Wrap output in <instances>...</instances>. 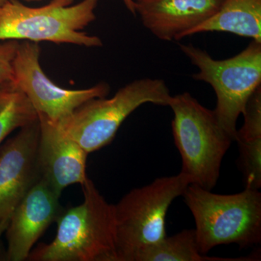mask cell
<instances>
[{
    "label": "cell",
    "mask_w": 261,
    "mask_h": 261,
    "mask_svg": "<svg viewBox=\"0 0 261 261\" xmlns=\"http://www.w3.org/2000/svg\"><path fill=\"white\" fill-rule=\"evenodd\" d=\"M84 202L62 211L56 238L31 251L32 261H118L114 205L92 180L82 185Z\"/></svg>",
    "instance_id": "obj_1"
},
{
    "label": "cell",
    "mask_w": 261,
    "mask_h": 261,
    "mask_svg": "<svg viewBox=\"0 0 261 261\" xmlns=\"http://www.w3.org/2000/svg\"><path fill=\"white\" fill-rule=\"evenodd\" d=\"M195 219L201 253L215 247L237 244L251 247L261 243V192L247 188L240 193L219 195L195 185L183 194Z\"/></svg>",
    "instance_id": "obj_2"
},
{
    "label": "cell",
    "mask_w": 261,
    "mask_h": 261,
    "mask_svg": "<svg viewBox=\"0 0 261 261\" xmlns=\"http://www.w3.org/2000/svg\"><path fill=\"white\" fill-rule=\"evenodd\" d=\"M168 107L173 111V139L181 158L180 173L190 185L212 191L232 138L220 125L214 111L189 92L171 96Z\"/></svg>",
    "instance_id": "obj_3"
},
{
    "label": "cell",
    "mask_w": 261,
    "mask_h": 261,
    "mask_svg": "<svg viewBox=\"0 0 261 261\" xmlns=\"http://www.w3.org/2000/svg\"><path fill=\"white\" fill-rule=\"evenodd\" d=\"M171 96L164 81L140 79L118 89L112 97L89 99L69 116L51 123L89 154L111 144L122 123L137 108L146 103L168 106Z\"/></svg>",
    "instance_id": "obj_4"
},
{
    "label": "cell",
    "mask_w": 261,
    "mask_h": 261,
    "mask_svg": "<svg viewBox=\"0 0 261 261\" xmlns=\"http://www.w3.org/2000/svg\"><path fill=\"white\" fill-rule=\"evenodd\" d=\"M51 0L49 4L32 8L18 0L0 5V41L72 44L86 47H102L96 36L82 32L96 20L99 0Z\"/></svg>",
    "instance_id": "obj_5"
},
{
    "label": "cell",
    "mask_w": 261,
    "mask_h": 261,
    "mask_svg": "<svg viewBox=\"0 0 261 261\" xmlns=\"http://www.w3.org/2000/svg\"><path fill=\"white\" fill-rule=\"evenodd\" d=\"M198 72L194 80L210 84L216 96L214 110L220 125L235 141L237 123L249 98L261 86V43L252 41L236 56L214 59L193 44H179Z\"/></svg>",
    "instance_id": "obj_6"
},
{
    "label": "cell",
    "mask_w": 261,
    "mask_h": 261,
    "mask_svg": "<svg viewBox=\"0 0 261 261\" xmlns=\"http://www.w3.org/2000/svg\"><path fill=\"white\" fill-rule=\"evenodd\" d=\"M190 185L181 173L157 178L135 188L114 205L118 261H133L142 249L166 234V215L173 201Z\"/></svg>",
    "instance_id": "obj_7"
},
{
    "label": "cell",
    "mask_w": 261,
    "mask_h": 261,
    "mask_svg": "<svg viewBox=\"0 0 261 261\" xmlns=\"http://www.w3.org/2000/svg\"><path fill=\"white\" fill-rule=\"evenodd\" d=\"M40 53L39 43L20 42L13 64V81L32 103L38 116L58 123L89 99L109 94L110 87L106 82L78 90L62 88L44 73L39 62Z\"/></svg>",
    "instance_id": "obj_8"
},
{
    "label": "cell",
    "mask_w": 261,
    "mask_h": 261,
    "mask_svg": "<svg viewBox=\"0 0 261 261\" xmlns=\"http://www.w3.org/2000/svg\"><path fill=\"white\" fill-rule=\"evenodd\" d=\"M39 134L38 119L20 128L0 147V222L10 219L41 178L37 164Z\"/></svg>",
    "instance_id": "obj_9"
},
{
    "label": "cell",
    "mask_w": 261,
    "mask_h": 261,
    "mask_svg": "<svg viewBox=\"0 0 261 261\" xmlns=\"http://www.w3.org/2000/svg\"><path fill=\"white\" fill-rule=\"evenodd\" d=\"M60 197L42 178L31 189L15 207L5 231L7 260L28 259L34 245L63 211Z\"/></svg>",
    "instance_id": "obj_10"
},
{
    "label": "cell",
    "mask_w": 261,
    "mask_h": 261,
    "mask_svg": "<svg viewBox=\"0 0 261 261\" xmlns=\"http://www.w3.org/2000/svg\"><path fill=\"white\" fill-rule=\"evenodd\" d=\"M40 134L37 164L40 177L61 195L70 185H82L88 179L86 173L88 153L79 144L62 135L45 117L38 116Z\"/></svg>",
    "instance_id": "obj_11"
},
{
    "label": "cell",
    "mask_w": 261,
    "mask_h": 261,
    "mask_svg": "<svg viewBox=\"0 0 261 261\" xmlns=\"http://www.w3.org/2000/svg\"><path fill=\"white\" fill-rule=\"evenodd\" d=\"M224 0H140L136 13L152 35L178 41L217 13Z\"/></svg>",
    "instance_id": "obj_12"
},
{
    "label": "cell",
    "mask_w": 261,
    "mask_h": 261,
    "mask_svg": "<svg viewBox=\"0 0 261 261\" xmlns=\"http://www.w3.org/2000/svg\"><path fill=\"white\" fill-rule=\"evenodd\" d=\"M226 32L261 43V0H224L216 14L187 33Z\"/></svg>",
    "instance_id": "obj_13"
},
{
    "label": "cell",
    "mask_w": 261,
    "mask_h": 261,
    "mask_svg": "<svg viewBox=\"0 0 261 261\" xmlns=\"http://www.w3.org/2000/svg\"><path fill=\"white\" fill-rule=\"evenodd\" d=\"M255 257L224 258L201 253L197 246L195 228L185 229L159 243L142 249L133 261H248Z\"/></svg>",
    "instance_id": "obj_14"
},
{
    "label": "cell",
    "mask_w": 261,
    "mask_h": 261,
    "mask_svg": "<svg viewBox=\"0 0 261 261\" xmlns=\"http://www.w3.org/2000/svg\"><path fill=\"white\" fill-rule=\"evenodd\" d=\"M38 119L37 111L14 81L0 86V144L13 130Z\"/></svg>",
    "instance_id": "obj_15"
},
{
    "label": "cell",
    "mask_w": 261,
    "mask_h": 261,
    "mask_svg": "<svg viewBox=\"0 0 261 261\" xmlns=\"http://www.w3.org/2000/svg\"><path fill=\"white\" fill-rule=\"evenodd\" d=\"M243 115L245 118L244 124L237 132L235 141L261 140V86L249 98Z\"/></svg>",
    "instance_id": "obj_16"
},
{
    "label": "cell",
    "mask_w": 261,
    "mask_h": 261,
    "mask_svg": "<svg viewBox=\"0 0 261 261\" xmlns=\"http://www.w3.org/2000/svg\"><path fill=\"white\" fill-rule=\"evenodd\" d=\"M19 41H0V86L13 80V61Z\"/></svg>",
    "instance_id": "obj_17"
},
{
    "label": "cell",
    "mask_w": 261,
    "mask_h": 261,
    "mask_svg": "<svg viewBox=\"0 0 261 261\" xmlns=\"http://www.w3.org/2000/svg\"><path fill=\"white\" fill-rule=\"evenodd\" d=\"M122 1H123V4L126 6L127 10H128L132 14L134 15H137V13H136V3L133 0H122Z\"/></svg>",
    "instance_id": "obj_18"
},
{
    "label": "cell",
    "mask_w": 261,
    "mask_h": 261,
    "mask_svg": "<svg viewBox=\"0 0 261 261\" xmlns=\"http://www.w3.org/2000/svg\"><path fill=\"white\" fill-rule=\"evenodd\" d=\"M10 219H5L4 221L0 222V238H1L2 235L6 231L7 228H8V224H9Z\"/></svg>",
    "instance_id": "obj_19"
},
{
    "label": "cell",
    "mask_w": 261,
    "mask_h": 261,
    "mask_svg": "<svg viewBox=\"0 0 261 261\" xmlns=\"http://www.w3.org/2000/svg\"><path fill=\"white\" fill-rule=\"evenodd\" d=\"M23 1L28 2V3H33V2H40L42 0H23Z\"/></svg>",
    "instance_id": "obj_20"
},
{
    "label": "cell",
    "mask_w": 261,
    "mask_h": 261,
    "mask_svg": "<svg viewBox=\"0 0 261 261\" xmlns=\"http://www.w3.org/2000/svg\"><path fill=\"white\" fill-rule=\"evenodd\" d=\"M7 0H0V5L4 4L5 2H6Z\"/></svg>",
    "instance_id": "obj_21"
},
{
    "label": "cell",
    "mask_w": 261,
    "mask_h": 261,
    "mask_svg": "<svg viewBox=\"0 0 261 261\" xmlns=\"http://www.w3.org/2000/svg\"><path fill=\"white\" fill-rule=\"evenodd\" d=\"M133 1L136 3L137 2L140 1V0H133Z\"/></svg>",
    "instance_id": "obj_22"
}]
</instances>
